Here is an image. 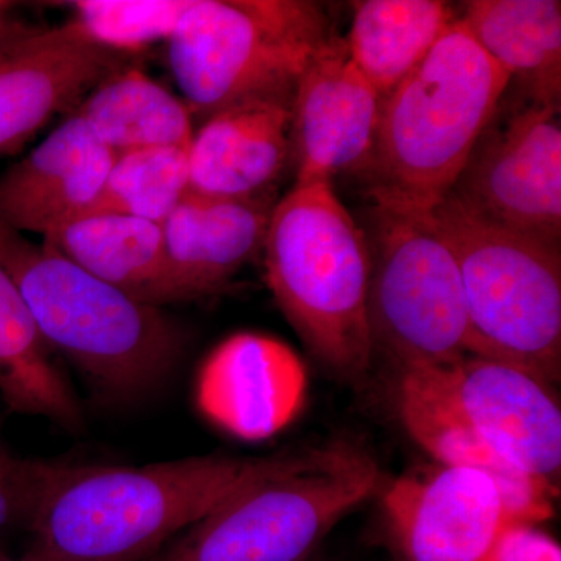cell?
<instances>
[{
    "label": "cell",
    "mask_w": 561,
    "mask_h": 561,
    "mask_svg": "<svg viewBox=\"0 0 561 561\" xmlns=\"http://www.w3.org/2000/svg\"><path fill=\"white\" fill-rule=\"evenodd\" d=\"M291 453V451H290ZM290 453L203 456L144 467L66 463L44 497L25 553L44 561L151 559Z\"/></svg>",
    "instance_id": "obj_1"
},
{
    "label": "cell",
    "mask_w": 561,
    "mask_h": 561,
    "mask_svg": "<svg viewBox=\"0 0 561 561\" xmlns=\"http://www.w3.org/2000/svg\"><path fill=\"white\" fill-rule=\"evenodd\" d=\"M508 87L511 77L457 18L381 99L375 144L359 172L373 206L420 214L437 208Z\"/></svg>",
    "instance_id": "obj_2"
},
{
    "label": "cell",
    "mask_w": 561,
    "mask_h": 561,
    "mask_svg": "<svg viewBox=\"0 0 561 561\" xmlns=\"http://www.w3.org/2000/svg\"><path fill=\"white\" fill-rule=\"evenodd\" d=\"M0 265L50 348L81 373L101 400H136L164 382L179 364L183 337L160 306L136 300L3 224Z\"/></svg>",
    "instance_id": "obj_3"
},
{
    "label": "cell",
    "mask_w": 561,
    "mask_h": 561,
    "mask_svg": "<svg viewBox=\"0 0 561 561\" xmlns=\"http://www.w3.org/2000/svg\"><path fill=\"white\" fill-rule=\"evenodd\" d=\"M273 297L309 351L335 375L370 368L371 251L328 181L295 184L273 206L264 247Z\"/></svg>",
    "instance_id": "obj_4"
},
{
    "label": "cell",
    "mask_w": 561,
    "mask_h": 561,
    "mask_svg": "<svg viewBox=\"0 0 561 561\" xmlns=\"http://www.w3.org/2000/svg\"><path fill=\"white\" fill-rule=\"evenodd\" d=\"M379 486L381 470L360 446L297 449L149 561H305Z\"/></svg>",
    "instance_id": "obj_5"
},
{
    "label": "cell",
    "mask_w": 561,
    "mask_h": 561,
    "mask_svg": "<svg viewBox=\"0 0 561 561\" xmlns=\"http://www.w3.org/2000/svg\"><path fill=\"white\" fill-rule=\"evenodd\" d=\"M335 35L309 0H191L168 41L192 116L251 101H294L298 80Z\"/></svg>",
    "instance_id": "obj_6"
},
{
    "label": "cell",
    "mask_w": 561,
    "mask_h": 561,
    "mask_svg": "<svg viewBox=\"0 0 561 561\" xmlns=\"http://www.w3.org/2000/svg\"><path fill=\"white\" fill-rule=\"evenodd\" d=\"M459 262L470 321L468 354L560 381L559 245L497 227L451 195L432 210Z\"/></svg>",
    "instance_id": "obj_7"
},
{
    "label": "cell",
    "mask_w": 561,
    "mask_h": 561,
    "mask_svg": "<svg viewBox=\"0 0 561 561\" xmlns=\"http://www.w3.org/2000/svg\"><path fill=\"white\" fill-rule=\"evenodd\" d=\"M368 319L373 346L401 370L468 354L470 321L459 262L431 214L373 208Z\"/></svg>",
    "instance_id": "obj_8"
},
{
    "label": "cell",
    "mask_w": 561,
    "mask_h": 561,
    "mask_svg": "<svg viewBox=\"0 0 561 561\" xmlns=\"http://www.w3.org/2000/svg\"><path fill=\"white\" fill-rule=\"evenodd\" d=\"M559 113L524 99L507 113L497 106L448 195L482 220L560 247Z\"/></svg>",
    "instance_id": "obj_9"
},
{
    "label": "cell",
    "mask_w": 561,
    "mask_h": 561,
    "mask_svg": "<svg viewBox=\"0 0 561 561\" xmlns=\"http://www.w3.org/2000/svg\"><path fill=\"white\" fill-rule=\"evenodd\" d=\"M382 508L402 561H490L502 531L516 524L489 474L443 463L391 481Z\"/></svg>",
    "instance_id": "obj_10"
},
{
    "label": "cell",
    "mask_w": 561,
    "mask_h": 561,
    "mask_svg": "<svg viewBox=\"0 0 561 561\" xmlns=\"http://www.w3.org/2000/svg\"><path fill=\"white\" fill-rule=\"evenodd\" d=\"M476 434L515 470L559 493L561 409L549 383L489 357L434 367Z\"/></svg>",
    "instance_id": "obj_11"
},
{
    "label": "cell",
    "mask_w": 561,
    "mask_h": 561,
    "mask_svg": "<svg viewBox=\"0 0 561 561\" xmlns=\"http://www.w3.org/2000/svg\"><path fill=\"white\" fill-rule=\"evenodd\" d=\"M124 65L127 55L99 46L72 21L55 28L14 22L0 41V157L16 153Z\"/></svg>",
    "instance_id": "obj_12"
},
{
    "label": "cell",
    "mask_w": 561,
    "mask_h": 561,
    "mask_svg": "<svg viewBox=\"0 0 561 561\" xmlns=\"http://www.w3.org/2000/svg\"><path fill=\"white\" fill-rule=\"evenodd\" d=\"M381 95L334 36L298 80L291 101L290 142L295 184L359 173L370 158Z\"/></svg>",
    "instance_id": "obj_13"
},
{
    "label": "cell",
    "mask_w": 561,
    "mask_h": 561,
    "mask_svg": "<svg viewBox=\"0 0 561 561\" xmlns=\"http://www.w3.org/2000/svg\"><path fill=\"white\" fill-rule=\"evenodd\" d=\"M271 195L216 198L187 192L162 221L168 302L216 294L264 247Z\"/></svg>",
    "instance_id": "obj_14"
},
{
    "label": "cell",
    "mask_w": 561,
    "mask_h": 561,
    "mask_svg": "<svg viewBox=\"0 0 561 561\" xmlns=\"http://www.w3.org/2000/svg\"><path fill=\"white\" fill-rule=\"evenodd\" d=\"M116 154L72 113L0 175V224L47 236L81 216L101 192Z\"/></svg>",
    "instance_id": "obj_15"
},
{
    "label": "cell",
    "mask_w": 561,
    "mask_h": 561,
    "mask_svg": "<svg viewBox=\"0 0 561 561\" xmlns=\"http://www.w3.org/2000/svg\"><path fill=\"white\" fill-rule=\"evenodd\" d=\"M201 381L202 405L214 421L241 437L264 438L301 411L308 375L286 343L242 332L210 354Z\"/></svg>",
    "instance_id": "obj_16"
},
{
    "label": "cell",
    "mask_w": 561,
    "mask_h": 561,
    "mask_svg": "<svg viewBox=\"0 0 561 561\" xmlns=\"http://www.w3.org/2000/svg\"><path fill=\"white\" fill-rule=\"evenodd\" d=\"M291 103L251 101L203 121L187 150L190 192L216 198L265 197L291 160Z\"/></svg>",
    "instance_id": "obj_17"
},
{
    "label": "cell",
    "mask_w": 561,
    "mask_h": 561,
    "mask_svg": "<svg viewBox=\"0 0 561 561\" xmlns=\"http://www.w3.org/2000/svg\"><path fill=\"white\" fill-rule=\"evenodd\" d=\"M398 411L408 434L437 463L489 474L515 523L535 526L552 516L556 494L489 448L461 415L434 367L401 370Z\"/></svg>",
    "instance_id": "obj_18"
},
{
    "label": "cell",
    "mask_w": 561,
    "mask_h": 561,
    "mask_svg": "<svg viewBox=\"0 0 561 561\" xmlns=\"http://www.w3.org/2000/svg\"><path fill=\"white\" fill-rule=\"evenodd\" d=\"M459 18L511 83L518 81L524 101L560 111L559 0H471Z\"/></svg>",
    "instance_id": "obj_19"
},
{
    "label": "cell",
    "mask_w": 561,
    "mask_h": 561,
    "mask_svg": "<svg viewBox=\"0 0 561 561\" xmlns=\"http://www.w3.org/2000/svg\"><path fill=\"white\" fill-rule=\"evenodd\" d=\"M43 243L136 300L154 306L168 302L164 241L157 221L83 214L44 236Z\"/></svg>",
    "instance_id": "obj_20"
},
{
    "label": "cell",
    "mask_w": 561,
    "mask_h": 561,
    "mask_svg": "<svg viewBox=\"0 0 561 561\" xmlns=\"http://www.w3.org/2000/svg\"><path fill=\"white\" fill-rule=\"evenodd\" d=\"M55 354L0 265V398L11 413L41 416L66 432H79L83 411Z\"/></svg>",
    "instance_id": "obj_21"
},
{
    "label": "cell",
    "mask_w": 561,
    "mask_h": 561,
    "mask_svg": "<svg viewBox=\"0 0 561 561\" xmlns=\"http://www.w3.org/2000/svg\"><path fill=\"white\" fill-rule=\"evenodd\" d=\"M73 113L114 154L151 147L190 150L194 116L140 69L124 65L103 77Z\"/></svg>",
    "instance_id": "obj_22"
},
{
    "label": "cell",
    "mask_w": 561,
    "mask_h": 561,
    "mask_svg": "<svg viewBox=\"0 0 561 561\" xmlns=\"http://www.w3.org/2000/svg\"><path fill=\"white\" fill-rule=\"evenodd\" d=\"M459 18L442 0H364L353 3L345 41L357 69L378 94H389Z\"/></svg>",
    "instance_id": "obj_23"
},
{
    "label": "cell",
    "mask_w": 561,
    "mask_h": 561,
    "mask_svg": "<svg viewBox=\"0 0 561 561\" xmlns=\"http://www.w3.org/2000/svg\"><path fill=\"white\" fill-rule=\"evenodd\" d=\"M187 192L186 149L151 147L125 151L116 154L101 192L83 214H119L162 224Z\"/></svg>",
    "instance_id": "obj_24"
},
{
    "label": "cell",
    "mask_w": 561,
    "mask_h": 561,
    "mask_svg": "<svg viewBox=\"0 0 561 561\" xmlns=\"http://www.w3.org/2000/svg\"><path fill=\"white\" fill-rule=\"evenodd\" d=\"M191 0H76L72 21L99 46L130 55L169 41Z\"/></svg>",
    "instance_id": "obj_25"
},
{
    "label": "cell",
    "mask_w": 561,
    "mask_h": 561,
    "mask_svg": "<svg viewBox=\"0 0 561 561\" xmlns=\"http://www.w3.org/2000/svg\"><path fill=\"white\" fill-rule=\"evenodd\" d=\"M65 465L18 456L0 438V540L16 531H31Z\"/></svg>",
    "instance_id": "obj_26"
},
{
    "label": "cell",
    "mask_w": 561,
    "mask_h": 561,
    "mask_svg": "<svg viewBox=\"0 0 561 561\" xmlns=\"http://www.w3.org/2000/svg\"><path fill=\"white\" fill-rule=\"evenodd\" d=\"M490 561H561V549L534 524L516 523L502 531Z\"/></svg>",
    "instance_id": "obj_27"
},
{
    "label": "cell",
    "mask_w": 561,
    "mask_h": 561,
    "mask_svg": "<svg viewBox=\"0 0 561 561\" xmlns=\"http://www.w3.org/2000/svg\"><path fill=\"white\" fill-rule=\"evenodd\" d=\"M13 7L11 2H2L0 0V36L3 35L7 31H9L10 25L13 24V21L9 18V11Z\"/></svg>",
    "instance_id": "obj_28"
},
{
    "label": "cell",
    "mask_w": 561,
    "mask_h": 561,
    "mask_svg": "<svg viewBox=\"0 0 561 561\" xmlns=\"http://www.w3.org/2000/svg\"><path fill=\"white\" fill-rule=\"evenodd\" d=\"M0 561H44L38 559H32V557H22V559H11V557L7 556V553H3L0 551Z\"/></svg>",
    "instance_id": "obj_29"
},
{
    "label": "cell",
    "mask_w": 561,
    "mask_h": 561,
    "mask_svg": "<svg viewBox=\"0 0 561 561\" xmlns=\"http://www.w3.org/2000/svg\"><path fill=\"white\" fill-rule=\"evenodd\" d=\"M11 25H13V24H11ZM11 25H10V28H11ZM10 28H9V31H10ZM9 31H7L5 33H3V35H2V36H0V41H2L3 36H5V35H7V33H9Z\"/></svg>",
    "instance_id": "obj_30"
},
{
    "label": "cell",
    "mask_w": 561,
    "mask_h": 561,
    "mask_svg": "<svg viewBox=\"0 0 561 561\" xmlns=\"http://www.w3.org/2000/svg\"><path fill=\"white\" fill-rule=\"evenodd\" d=\"M305 561H309V560H305Z\"/></svg>",
    "instance_id": "obj_31"
}]
</instances>
